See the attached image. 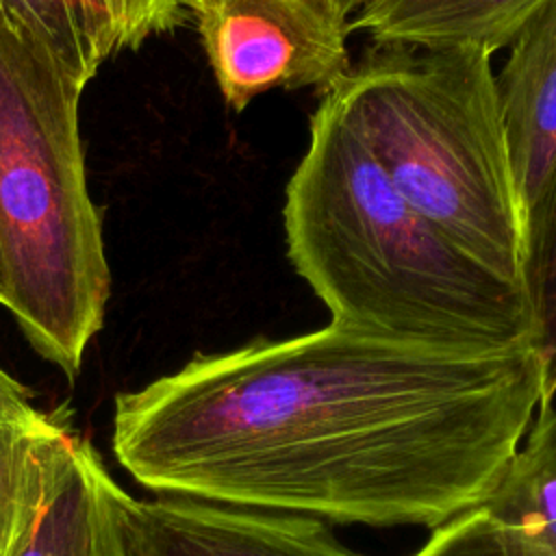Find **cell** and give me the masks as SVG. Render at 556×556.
I'll return each instance as SVG.
<instances>
[{"label":"cell","mask_w":556,"mask_h":556,"mask_svg":"<svg viewBox=\"0 0 556 556\" xmlns=\"http://www.w3.org/2000/svg\"><path fill=\"white\" fill-rule=\"evenodd\" d=\"M541 402L534 348L458 352L330 321L119 393L111 445L167 497L437 530L489 502Z\"/></svg>","instance_id":"1"},{"label":"cell","mask_w":556,"mask_h":556,"mask_svg":"<svg viewBox=\"0 0 556 556\" xmlns=\"http://www.w3.org/2000/svg\"><path fill=\"white\" fill-rule=\"evenodd\" d=\"M282 226L289 263L332 324L458 352L534 348L526 289L419 213L324 96L285 189Z\"/></svg>","instance_id":"2"},{"label":"cell","mask_w":556,"mask_h":556,"mask_svg":"<svg viewBox=\"0 0 556 556\" xmlns=\"http://www.w3.org/2000/svg\"><path fill=\"white\" fill-rule=\"evenodd\" d=\"M80 89L0 11V245L4 308L70 380L111 293L102 208L78 128Z\"/></svg>","instance_id":"3"},{"label":"cell","mask_w":556,"mask_h":556,"mask_svg":"<svg viewBox=\"0 0 556 556\" xmlns=\"http://www.w3.org/2000/svg\"><path fill=\"white\" fill-rule=\"evenodd\" d=\"M321 96L419 213L521 285L523 211L491 54L374 43Z\"/></svg>","instance_id":"4"},{"label":"cell","mask_w":556,"mask_h":556,"mask_svg":"<svg viewBox=\"0 0 556 556\" xmlns=\"http://www.w3.org/2000/svg\"><path fill=\"white\" fill-rule=\"evenodd\" d=\"M215 83L235 111L271 89L326 93L352 67L350 24L315 0H185Z\"/></svg>","instance_id":"5"},{"label":"cell","mask_w":556,"mask_h":556,"mask_svg":"<svg viewBox=\"0 0 556 556\" xmlns=\"http://www.w3.org/2000/svg\"><path fill=\"white\" fill-rule=\"evenodd\" d=\"M130 556H363L319 519L187 497L124 502Z\"/></svg>","instance_id":"6"},{"label":"cell","mask_w":556,"mask_h":556,"mask_svg":"<svg viewBox=\"0 0 556 556\" xmlns=\"http://www.w3.org/2000/svg\"><path fill=\"white\" fill-rule=\"evenodd\" d=\"M126 497L93 443L67 430L54 447L41 504L11 556H130Z\"/></svg>","instance_id":"7"},{"label":"cell","mask_w":556,"mask_h":556,"mask_svg":"<svg viewBox=\"0 0 556 556\" xmlns=\"http://www.w3.org/2000/svg\"><path fill=\"white\" fill-rule=\"evenodd\" d=\"M508 48V59L495 74V91L526 219L556 167V0Z\"/></svg>","instance_id":"8"},{"label":"cell","mask_w":556,"mask_h":556,"mask_svg":"<svg viewBox=\"0 0 556 556\" xmlns=\"http://www.w3.org/2000/svg\"><path fill=\"white\" fill-rule=\"evenodd\" d=\"M549 0H369L350 22L374 43L471 48L493 54Z\"/></svg>","instance_id":"9"},{"label":"cell","mask_w":556,"mask_h":556,"mask_svg":"<svg viewBox=\"0 0 556 556\" xmlns=\"http://www.w3.org/2000/svg\"><path fill=\"white\" fill-rule=\"evenodd\" d=\"M65 419L35 410L0 417V556H11L43 495L50 460Z\"/></svg>","instance_id":"10"},{"label":"cell","mask_w":556,"mask_h":556,"mask_svg":"<svg viewBox=\"0 0 556 556\" xmlns=\"http://www.w3.org/2000/svg\"><path fill=\"white\" fill-rule=\"evenodd\" d=\"M521 285L536 321L534 350L543 367L545 408L556 397V167L523 219Z\"/></svg>","instance_id":"11"},{"label":"cell","mask_w":556,"mask_h":556,"mask_svg":"<svg viewBox=\"0 0 556 556\" xmlns=\"http://www.w3.org/2000/svg\"><path fill=\"white\" fill-rule=\"evenodd\" d=\"M0 11L35 39L85 89L102 61L91 43L80 0H0Z\"/></svg>","instance_id":"12"},{"label":"cell","mask_w":556,"mask_h":556,"mask_svg":"<svg viewBox=\"0 0 556 556\" xmlns=\"http://www.w3.org/2000/svg\"><path fill=\"white\" fill-rule=\"evenodd\" d=\"M495 519L556 549V467L519 450L484 504Z\"/></svg>","instance_id":"13"},{"label":"cell","mask_w":556,"mask_h":556,"mask_svg":"<svg viewBox=\"0 0 556 556\" xmlns=\"http://www.w3.org/2000/svg\"><path fill=\"white\" fill-rule=\"evenodd\" d=\"M87 30L100 61L137 50L148 37L187 22L182 0H80Z\"/></svg>","instance_id":"14"},{"label":"cell","mask_w":556,"mask_h":556,"mask_svg":"<svg viewBox=\"0 0 556 556\" xmlns=\"http://www.w3.org/2000/svg\"><path fill=\"white\" fill-rule=\"evenodd\" d=\"M413 556H556V549L480 506L432 530Z\"/></svg>","instance_id":"15"},{"label":"cell","mask_w":556,"mask_h":556,"mask_svg":"<svg viewBox=\"0 0 556 556\" xmlns=\"http://www.w3.org/2000/svg\"><path fill=\"white\" fill-rule=\"evenodd\" d=\"M521 450L556 467V397L534 415Z\"/></svg>","instance_id":"16"},{"label":"cell","mask_w":556,"mask_h":556,"mask_svg":"<svg viewBox=\"0 0 556 556\" xmlns=\"http://www.w3.org/2000/svg\"><path fill=\"white\" fill-rule=\"evenodd\" d=\"M35 410L37 408L33 406L30 389H26L17 378L0 367V417H20Z\"/></svg>","instance_id":"17"},{"label":"cell","mask_w":556,"mask_h":556,"mask_svg":"<svg viewBox=\"0 0 556 556\" xmlns=\"http://www.w3.org/2000/svg\"><path fill=\"white\" fill-rule=\"evenodd\" d=\"M321 9H326L330 15H334L339 22L350 24L352 15L358 13L369 0H315Z\"/></svg>","instance_id":"18"},{"label":"cell","mask_w":556,"mask_h":556,"mask_svg":"<svg viewBox=\"0 0 556 556\" xmlns=\"http://www.w3.org/2000/svg\"><path fill=\"white\" fill-rule=\"evenodd\" d=\"M4 302H7V269H4V256L0 245V304L4 306Z\"/></svg>","instance_id":"19"},{"label":"cell","mask_w":556,"mask_h":556,"mask_svg":"<svg viewBox=\"0 0 556 556\" xmlns=\"http://www.w3.org/2000/svg\"><path fill=\"white\" fill-rule=\"evenodd\" d=\"M182 2H185V0H182ZM185 7H187V4H185Z\"/></svg>","instance_id":"20"}]
</instances>
